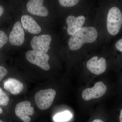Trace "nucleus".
<instances>
[{
  "label": "nucleus",
  "mask_w": 122,
  "mask_h": 122,
  "mask_svg": "<svg viewBox=\"0 0 122 122\" xmlns=\"http://www.w3.org/2000/svg\"><path fill=\"white\" fill-rule=\"evenodd\" d=\"M56 94V92L52 89L41 90L35 95L36 105L42 110H46L50 107Z\"/></svg>",
  "instance_id": "nucleus-3"
},
{
  "label": "nucleus",
  "mask_w": 122,
  "mask_h": 122,
  "mask_svg": "<svg viewBox=\"0 0 122 122\" xmlns=\"http://www.w3.org/2000/svg\"><path fill=\"white\" fill-rule=\"evenodd\" d=\"M85 18L81 15L75 17L72 15H70L66 19V23L68 25L67 33L69 35H72L82 27L85 23Z\"/></svg>",
  "instance_id": "nucleus-11"
},
{
  "label": "nucleus",
  "mask_w": 122,
  "mask_h": 122,
  "mask_svg": "<svg viewBox=\"0 0 122 122\" xmlns=\"http://www.w3.org/2000/svg\"><path fill=\"white\" fill-rule=\"evenodd\" d=\"M72 117L71 113L70 111H66L55 115L53 117V120L56 122H67L70 120Z\"/></svg>",
  "instance_id": "nucleus-14"
},
{
  "label": "nucleus",
  "mask_w": 122,
  "mask_h": 122,
  "mask_svg": "<svg viewBox=\"0 0 122 122\" xmlns=\"http://www.w3.org/2000/svg\"><path fill=\"white\" fill-rule=\"evenodd\" d=\"M43 0H30L26 4V8L29 12L33 15L46 17L49 14L47 9L43 5Z\"/></svg>",
  "instance_id": "nucleus-10"
},
{
  "label": "nucleus",
  "mask_w": 122,
  "mask_h": 122,
  "mask_svg": "<svg viewBox=\"0 0 122 122\" xmlns=\"http://www.w3.org/2000/svg\"><path fill=\"white\" fill-rule=\"evenodd\" d=\"M9 100V99L7 94L0 87V105L7 106L8 104Z\"/></svg>",
  "instance_id": "nucleus-15"
},
{
  "label": "nucleus",
  "mask_w": 122,
  "mask_h": 122,
  "mask_svg": "<svg viewBox=\"0 0 122 122\" xmlns=\"http://www.w3.org/2000/svg\"><path fill=\"white\" fill-rule=\"evenodd\" d=\"M7 73V70L3 66H0V81L6 76Z\"/></svg>",
  "instance_id": "nucleus-18"
},
{
  "label": "nucleus",
  "mask_w": 122,
  "mask_h": 122,
  "mask_svg": "<svg viewBox=\"0 0 122 122\" xmlns=\"http://www.w3.org/2000/svg\"><path fill=\"white\" fill-rule=\"evenodd\" d=\"M0 122H2V121H1V120H0Z\"/></svg>",
  "instance_id": "nucleus-24"
},
{
  "label": "nucleus",
  "mask_w": 122,
  "mask_h": 122,
  "mask_svg": "<svg viewBox=\"0 0 122 122\" xmlns=\"http://www.w3.org/2000/svg\"><path fill=\"white\" fill-rule=\"evenodd\" d=\"M4 88L14 95H17L22 91L24 85L16 79L9 78L4 82Z\"/></svg>",
  "instance_id": "nucleus-13"
},
{
  "label": "nucleus",
  "mask_w": 122,
  "mask_h": 122,
  "mask_svg": "<svg viewBox=\"0 0 122 122\" xmlns=\"http://www.w3.org/2000/svg\"><path fill=\"white\" fill-rule=\"evenodd\" d=\"M4 8L1 5H0V17L2 16L3 13H4Z\"/></svg>",
  "instance_id": "nucleus-20"
},
{
  "label": "nucleus",
  "mask_w": 122,
  "mask_h": 122,
  "mask_svg": "<svg viewBox=\"0 0 122 122\" xmlns=\"http://www.w3.org/2000/svg\"><path fill=\"white\" fill-rule=\"evenodd\" d=\"M3 112V110H2V109L0 107V114H2Z\"/></svg>",
  "instance_id": "nucleus-23"
},
{
  "label": "nucleus",
  "mask_w": 122,
  "mask_h": 122,
  "mask_svg": "<svg viewBox=\"0 0 122 122\" xmlns=\"http://www.w3.org/2000/svg\"><path fill=\"white\" fill-rule=\"evenodd\" d=\"M9 40L12 45L20 46L24 43L25 41V33L21 22H16L13 27L10 34Z\"/></svg>",
  "instance_id": "nucleus-9"
},
{
  "label": "nucleus",
  "mask_w": 122,
  "mask_h": 122,
  "mask_svg": "<svg viewBox=\"0 0 122 122\" xmlns=\"http://www.w3.org/2000/svg\"><path fill=\"white\" fill-rule=\"evenodd\" d=\"M115 47L119 51L122 52V39H120L115 44Z\"/></svg>",
  "instance_id": "nucleus-19"
},
{
  "label": "nucleus",
  "mask_w": 122,
  "mask_h": 122,
  "mask_svg": "<svg viewBox=\"0 0 122 122\" xmlns=\"http://www.w3.org/2000/svg\"><path fill=\"white\" fill-rule=\"evenodd\" d=\"M119 119L120 122H122V109L120 112V115L119 116Z\"/></svg>",
  "instance_id": "nucleus-21"
},
{
  "label": "nucleus",
  "mask_w": 122,
  "mask_h": 122,
  "mask_svg": "<svg viewBox=\"0 0 122 122\" xmlns=\"http://www.w3.org/2000/svg\"><path fill=\"white\" fill-rule=\"evenodd\" d=\"M21 24L25 30L33 34H37L41 32V26L33 18L28 15H23L21 18Z\"/></svg>",
  "instance_id": "nucleus-12"
},
{
  "label": "nucleus",
  "mask_w": 122,
  "mask_h": 122,
  "mask_svg": "<svg viewBox=\"0 0 122 122\" xmlns=\"http://www.w3.org/2000/svg\"><path fill=\"white\" fill-rule=\"evenodd\" d=\"M107 29L111 35H115L119 32L122 25V14L117 7L109 10L107 20Z\"/></svg>",
  "instance_id": "nucleus-2"
},
{
  "label": "nucleus",
  "mask_w": 122,
  "mask_h": 122,
  "mask_svg": "<svg viewBox=\"0 0 122 122\" xmlns=\"http://www.w3.org/2000/svg\"><path fill=\"white\" fill-rule=\"evenodd\" d=\"M25 57L26 59L30 63L36 65L45 71L50 69V66L48 63L49 56L46 53L30 50L26 53Z\"/></svg>",
  "instance_id": "nucleus-4"
},
{
  "label": "nucleus",
  "mask_w": 122,
  "mask_h": 122,
  "mask_svg": "<svg viewBox=\"0 0 122 122\" xmlns=\"http://www.w3.org/2000/svg\"><path fill=\"white\" fill-rule=\"evenodd\" d=\"M58 1L60 5L64 7H73L79 2L78 0H59Z\"/></svg>",
  "instance_id": "nucleus-16"
},
{
  "label": "nucleus",
  "mask_w": 122,
  "mask_h": 122,
  "mask_svg": "<svg viewBox=\"0 0 122 122\" xmlns=\"http://www.w3.org/2000/svg\"><path fill=\"white\" fill-rule=\"evenodd\" d=\"M16 115L24 122H30V118L29 116L33 115L34 110L31 107V103L29 101H25L18 103L15 109Z\"/></svg>",
  "instance_id": "nucleus-7"
},
{
  "label": "nucleus",
  "mask_w": 122,
  "mask_h": 122,
  "mask_svg": "<svg viewBox=\"0 0 122 122\" xmlns=\"http://www.w3.org/2000/svg\"><path fill=\"white\" fill-rule=\"evenodd\" d=\"M97 36V32L94 27H82L70 38L68 46L71 50H77L86 43L93 42L96 41Z\"/></svg>",
  "instance_id": "nucleus-1"
},
{
  "label": "nucleus",
  "mask_w": 122,
  "mask_h": 122,
  "mask_svg": "<svg viewBox=\"0 0 122 122\" xmlns=\"http://www.w3.org/2000/svg\"><path fill=\"white\" fill-rule=\"evenodd\" d=\"M86 66L92 73L96 75H100L106 69V61L104 58L101 57L98 59L97 56H94L88 61Z\"/></svg>",
  "instance_id": "nucleus-8"
},
{
  "label": "nucleus",
  "mask_w": 122,
  "mask_h": 122,
  "mask_svg": "<svg viewBox=\"0 0 122 122\" xmlns=\"http://www.w3.org/2000/svg\"><path fill=\"white\" fill-rule=\"evenodd\" d=\"M8 41L7 35L3 31L0 30V49L7 43Z\"/></svg>",
  "instance_id": "nucleus-17"
},
{
  "label": "nucleus",
  "mask_w": 122,
  "mask_h": 122,
  "mask_svg": "<svg viewBox=\"0 0 122 122\" xmlns=\"http://www.w3.org/2000/svg\"><path fill=\"white\" fill-rule=\"evenodd\" d=\"M51 40V36L48 34H43L39 36H35L30 41V45L34 50L46 53L50 49Z\"/></svg>",
  "instance_id": "nucleus-6"
},
{
  "label": "nucleus",
  "mask_w": 122,
  "mask_h": 122,
  "mask_svg": "<svg viewBox=\"0 0 122 122\" xmlns=\"http://www.w3.org/2000/svg\"><path fill=\"white\" fill-rule=\"evenodd\" d=\"M92 122H104L102 120H100V119H96L94 120Z\"/></svg>",
  "instance_id": "nucleus-22"
},
{
  "label": "nucleus",
  "mask_w": 122,
  "mask_h": 122,
  "mask_svg": "<svg viewBox=\"0 0 122 122\" xmlns=\"http://www.w3.org/2000/svg\"><path fill=\"white\" fill-rule=\"evenodd\" d=\"M107 89L106 86L103 82H98L95 83L93 87L84 90L82 93V97L86 101L99 98L105 94Z\"/></svg>",
  "instance_id": "nucleus-5"
}]
</instances>
